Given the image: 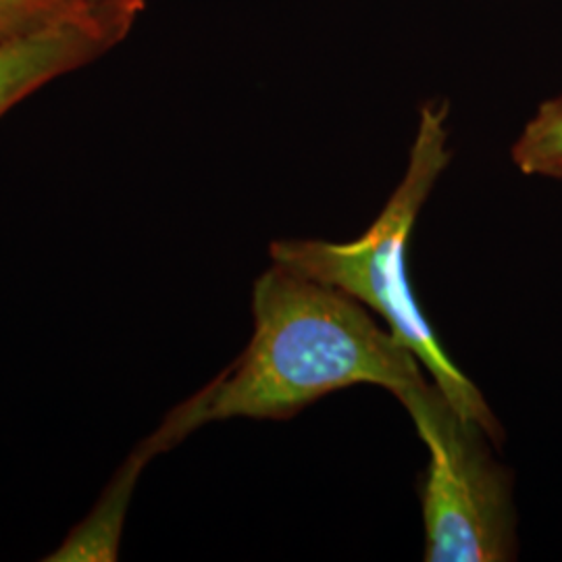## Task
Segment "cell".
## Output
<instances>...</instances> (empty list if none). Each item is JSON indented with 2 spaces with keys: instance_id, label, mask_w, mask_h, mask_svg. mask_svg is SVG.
<instances>
[{
  "instance_id": "1",
  "label": "cell",
  "mask_w": 562,
  "mask_h": 562,
  "mask_svg": "<svg viewBox=\"0 0 562 562\" xmlns=\"http://www.w3.org/2000/svg\"><path fill=\"white\" fill-rule=\"evenodd\" d=\"M252 319L240 357L153 431L162 452L206 423L285 422L352 385L398 398L425 382L419 359L362 302L280 262L255 281Z\"/></svg>"
},
{
  "instance_id": "2",
  "label": "cell",
  "mask_w": 562,
  "mask_h": 562,
  "mask_svg": "<svg viewBox=\"0 0 562 562\" xmlns=\"http://www.w3.org/2000/svg\"><path fill=\"white\" fill-rule=\"evenodd\" d=\"M446 104L429 102L422 111L411 159L398 188L382 213L359 240H278L271 244V262H280L302 276L334 285L378 313L387 329L419 359L434 383L454 408L480 423L492 442L501 446L504 429L482 392L446 355L436 331L413 296L406 271L411 232L450 161Z\"/></svg>"
},
{
  "instance_id": "3",
  "label": "cell",
  "mask_w": 562,
  "mask_h": 562,
  "mask_svg": "<svg viewBox=\"0 0 562 562\" xmlns=\"http://www.w3.org/2000/svg\"><path fill=\"white\" fill-rule=\"evenodd\" d=\"M398 401L427 446L419 483L427 562H506L517 554L513 475L490 452L492 438L434 383Z\"/></svg>"
},
{
  "instance_id": "4",
  "label": "cell",
  "mask_w": 562,
  "mask_h": 562,
  "mask_svg": "<svg viewBox=\"0 0 562 562\" xmlns=\"http://www.w3.org/2000/svg\"><path fill=\"white\" fill-rule=\"evenodd\" d=\"M138 15L104 13L0 42V117L48 81L101 59L127 38Z\"/></svg>"
},
{
  "instance_id": "5",
  "label": "cell",
  "mask_w": 562,
  "mask_h": 562,
  "mask_svg": "<svg viewBox=\"0 0 562 562\" xmlns=\"http://www.w3.org/2000/svg\"><path fill=\"white\" fill-rule=\"evenodd\" d=\"M159 454L161 452L157 450L150 436L144 438L117 469V473L102 492L99 503L90 510V515L63 540L50 557H46V561H117L121 529H123L136 483L140 480L144 467Z\"/></svg>"
},
{
  "instance_id": "6",
  "label": "cell",
  "mask_w": 562,
  "mask_h": 562,
  "mask_svg": "<svg viewBox=\"0 0 562 562\" xmlns=\"http://www.w3.org/2000/svg\"><path fill=\"white\" fill-rule=\"evenodd\" d=\"M104 13L140 15L142 11L104 0H0V42Z\"/></svg>"
},
{
  "instance_id": "7",
  "label": "cell",
  "mask_w": 562,
  "mask_h": 562,
  "mask_svg": "<svg viewBox=\"0 0 562 562\" xmlns=\"http://www.w3.org/2000/svg\"><path fill=\"white\" fill-rule=\"evenodd\" d=\"M513 161L525 176L562 180V94L527 121L513 146Z\"/></svg>"
},
{
  "instance_id": "8",
  "label": "cell",
  "mask_w": 562,
  "mask_h": 562,
  "mask_svg": "<svg viewBox=\"0 0 562 562\" xmlns=\"http://www.w3.org/2000/svg\"><path fill=\"white\" fill-rule=\"evenodd\" d=\"M104 2H113V4H121V7H132L136 11H144L146 0H104Z\"/></svg>"
}]
</instances>
